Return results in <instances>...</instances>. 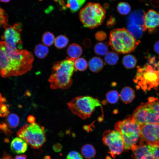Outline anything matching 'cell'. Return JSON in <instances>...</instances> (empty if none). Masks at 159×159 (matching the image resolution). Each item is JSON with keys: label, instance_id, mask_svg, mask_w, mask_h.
Masks as SVG:
<instances>
[{"label": "cell", "instance_id": "6da1fadb", "mask_svg": "<svg viewBox=\"0 0 159 159\" xmlns=\"http://www.w3.org/2000/svg\"><path fill=\"white\" fill-rule=\"evenodd\" d=\"M34 57L26 49L14 50L0 41V75L5 78L24 74L32 68Z\"/></svg>", "mask_w": 159, "mask_h": 159}, {"label": "cell", "instance_id": "7a4b0ae2", "mask_svg": "<svg viewBox=\"0 0 159 159\" xmlns=\"http://www.w3.org/2000/svg\"><path fill=\"white\" fill-rule=\"evenodd\" d=\"M74 60L69 58L53 63L52 74L48 79L50 88L52 90L67 89L71 86L72 77L76 70Z\"/></svg>", "mask_w": 159, "mask_h": 159}, {"label": "cell", "instance_id": "3957f363", "mask_svg": "<svg viewBox=\"0 0 159 159\" xmlns=\"http://www.w3.org/2000/svg\"><path fill=\"white\" fill-rule=\"evenodd\" d=\"M109 39V45L113 51L119 54L134 51L139 43V41L124 28L111 31Z\"/></svg>", "mask_w": 159, "mask_h": 159}, {"label": "cell", "instance_id": "277c9868", "mask_svg": "<svg viewBox=\"0 0 159 159\" xmlns=\"http://www.w3.org/2000/svg\"><path fill=\"white\" fill-rule=\"evenodd\" d=\"M139 125L159 124V99L153 97L143 102L134 111L132 115Z\"/></svg>", "mask_w": 159, "mask_h": 159}, {"label": "cell", "instance_id": "5b68a950", "mask_svg": "<svg viewBox=\"0 0 159 159\" xmlns=\"http://www.w3.org/2000/svg\"><path fill=\"white\" fill-rule=\"evenodd\" d=\"M115 128L122 135L124 149L130 150L136 144L140 138V128L132 115H129L124 120L117 122Z\"/></svg>", "mask_w": 159, "mask_h": 159}, {"label": "cell", "instance_id": "8992f818", "mask_svg": "<svg viewBox=\"0 0 159 159\" xmlns=\"http://www.w3.org/2000/svg\"><path fill=\"white\" fill-rule=\"evenodd\" d=\"M105 14V9L100 4L90 2L81 10L79 17L85 27L92 29L102 24Z\"/></svg>", "mask_w": 159, "mask_h": 159}, {"label": "cell", "instance_id": "52a82bcc", "mask_svg": "<svg viewBox=\"0 0 159 159\" xmlns=\"http://www.w3.org/2000/svg\"><path fill=\"white\" fill-rule=\"evenodd\" d=\"M17 134L18 137L24 140L35 149L42 147L46 140L44 127L35 121L22 126Z\"/></svg>", "mask_w": 159, "mask_h": 159}, {"label": "cell", "instance_id": "ba28073f", "mask_svg": "<svg viewBox=\"0 0 159 159\" xmlns=\"http://www.w3.org/2000/svg\"><path fill=\"white\" fill-rule=\"evenodd\" d=\"M67 106L72 113L84 120L90 117L95 108L101 106V105L97 98L89 96H79L70 101Z\"/></svg>", "mask_w": 159, "mask_h": 159}, {"label": "cell", "instance_id": "9c48e42d", "mask_svg": "<svg viewBox=\"0 0 159 159\" xmlns=\"http://www.w3.org/2000/svg\"><path fill=\"white\" fill-rule=\"evenodd\" d=\"M134 80L144 90H149L159 85V70L148 64L138 67Z\"/></svg>", "mask_w": 159, "mask_h": 159}, {"label": "cell", "instance_id": "30bf717a", "mask_svg": "<svg viewBox=\"0 0 159 159\" xmlns=\"http://www.w3.org/2000/svg\"><path fill=\"white\" fill-rule=\"evenodd\" d=\"M103 143L109 148V153L113 158L120 154L124 149L121 134L118 130H108L102 134Z\"/></svg>", "mask_w": 159, "mask_h": 159}, {"label": "cell", "instance_id": "8fae6325", "mask_svg": "<svg viewBox=\"0 0 159 159\" xmlns=\"http://www.w3.org/2000/svg\"><path fill=\"white\" fill-rule=\"evenodd\" d=\"M145 14L143 10L138 9L131 13L127 18V30L137 39H140L146 30L144 24Z\"/></svg>", "mask_w": 159, "mask_h": 159}, {"label": "cell", "instance_id": "7c38bea8", "mask_svg": "<svg viewBox=\"0 0 159 159\" xmlns=\"http://www.w3.org/2000/svg\"><path fill=\"white\" fill-rule=\"evenodd\" d=\"M4 27L5 30L1 37L2 39L14 50L22 49V42L21 36V24L20 23H16L10 25L7 24Z\"/></svg>", "mask_w": 159, "mask_h": 159}, {"label": "cell", "instance_id": "4fadbf2b", "mask_svg": "<svg viewBox=\"0 0 159 159\" xmlns=\"http://www.w3.org/2000/svg\"><path fill=\"white\" fill-rule=\"evenodd\" d=\"M139 126V142L159 146V124H145Z\"/></svg>", "mask_w": 159, "mask_h": 159}, {"label": "cell", "instance_id": "5bb4252c", "mask_svg": "<svg viewBox=\"0 0 159 159\" xmlns=\"http://www.w3.org/2000/svg\"><path fill=\"white\" fill-rule=\"evenodd\" d=\"M145 26L150 33H152L159 27V13L153 9L145 13Z\"/></svg>", "mask_w": 159, "mask_h": 159}, {"label": "cell", "instance_id": "9a60e30c", "mask_svg": "<svg viewBox=\"0 0 159 159\" xmlns=\"http://www.w3.org/2000/svg\"><path fill=\"white\" fill-rule=\"evenodd\" d=\"M131 149L134 159H155L149 152L148 144L139 142L138 145H133Z\"/></svg>", "mask_w": 159, "mask_h": 159}, {"label": "cell", "instance_id": "2e32d148", "mask_svg": "<svg viewBox=\"0 0 159 159\" xmlns=\"http://www.w3.org/2000/svg\"><path fill=\"white\" fill-rule=\"evenodd\" d=\"M11 150L14 153L21 154L25 153L28 148L26 142L23 139L18 137L14 138L10 144Z\"/></svg>", "mask_w": 159, "mask_h": 159}, {"label": "cell", "instance_id": "e0dca14e", "mask_svg": "<svg viewBox=\"0 0 159 159\" xmlns=\"http://www.w3.org/2000/svg\"><path fill=\"white\" fill-rule=\"evenodd\" d=\"M135 97L134 90L131 87H126L123 88L120 94V98L124 103H131Z\"/></svg>", "mask_w": 159, "mask_h": 159}, {"label": "cell", "instance_id": "ac0fdd59", "mask_svg": "<svg viewBox=\"0 0 159 159\" xmlns=\"http://www.w3.org/2000/svg\"><path fill=\"white\" fill-rule=\"evenodd\" d=\"M67 54L69 58L75 60L79 58L82 53V49L80 45L76 43L70 44L68 47Z\"/></svg>", "mask_w": 159, "mask_h": 159}, {"label": "cell", "instance_id": "d6986e66", "mask_svg": "<svg viewBox=\"0 0 159 159\" xmlns=\"http://www.w3.org/2000/svg\"><path fill=\"white\" fill-rule=\"evenodd\" d=\"M88 65L90 70L94 72H98L100 71L104 66L103 60L98 57H95L89 60Z\"/></svg>", "mask_w": 159, "mask_h": 159}, {"label": "cell", "instance_id": "ffe728a7", "mask_svg": "<svg viewBox=\"0 0 159 159\" xmlns=\"http://www.w3.org/2000/svg\"><path fill=\"white\" fill-rule=\"evenodd\" d=\"M96 152L94 147L90 144L84 145L81 149L82 155L87 159H90L94 157L95 155Z\"/></svg>", "mask_w": 159, "mask_h": 159}, {"label": "cell", "instance_id": "44dd1931", "mask_svg": "<svg viewBox=\"0 0 159 159\" xmlns=\"http://www.w3.org/2000/svg\"><path fill=\"white\" fill-rule=\"evenodd\" d=\"M34 53L38 58L43 59L48 54L49 49L47 47L43 44H39L37 45L34 49Z\"/></svg>", "mask_w": 159, "mask_h": 159}, {"label": "cell", "instance_id": "7402d4cb", "mask_svg": "<svg viewBox=\"0 0 159 159\" xmlns=\"http://www.w3.org/2000/svg\"><path fill=\"white\" fill-rule=\"evenodd\" d=\"M86 0H67L66 7L69 8L72 13L77 11L85 3Z\"/></svg>", "mask_w": 159, "mask_h": 159}, {"label": "cell", "instance_id": "603a6c76", "mask_svg": "<svg viewBox=\"0 0 159 159\" xmlns=\"http://www.w3.org/2000/svg\"><path fill=\"white\" fill-rule=\"evenodd\" d=\"M137 60L135 57L131 54L125 56L122 59V63L124 66L127 69L134 67L136 64Z\"/></svg>", "mask_w": 159, "mask_h": 159}, {"label": "cell", "instance_id": "cb8c5ba5", "mask_svg": "<svg viewBox=\"0 0 159 159\" xmlns=\"http://www.w3.org/2000/svg\"><path fill=\"white\" fill-rule=\"evenodd\" d=\"M69 42L68 38L64 35H61L55 39L54 44L58 49H62L65 47Z\"/></svg>", "mask_w": 159, "mask_h": 159}, {"label": "cell", "instance_id": "d4e9b609", "mask_svg": "<svg viewBox=\"0 0 159 159\" xmlns=\"http://www.w3.org/2000/svg\"><path fill=\"white\" fill-rule=\"evenodd\" d=\"M19 118L18 116L13 113L8 115L6 119V122L8 126L11 128L17 127L19 124Z\"/></svg>", "mask_w": 159, "mask_h": 159}, {"label": "cell", "instance_id": "484cf974", "mask_svg": "<svg viewBox=\"0 0 159 159\" xmlns=\"http://www.w3.org/2000/svg\"><path fill=\"white\" fill-rule=\"evenodd\" d=\"M119 60L118 55L115 52H108L105 55V60L108 64L114 65L117 64Z\"/></svg>", "mask_w": 159, "mask_h": 159}, {"label": "cell", "instance_id": "4316f807", "mask_svg": "<svg viewBox=\"0 0 159 159\" xmlns=\"http://www.w3.org/2000/svg\"><path fill=\"white\" fill-rule=\"evenodd\" d=\"M94 51L95 54L101 55H105L108 52V48L107 45L102 42L97 43L95 45Z\"/></svg>", "mask_w": 159, "mask_h": 159}, {"label": "cell", "instance_id": "83f0119b", "mask_svg": "<svg viewBox=\"0 0 159 159\" xmlns=\"http://www.w3.org/2000/svg\"><path fill=\"white\" fill-rule=\"evenodd\" d=\"M55 38L54 34L49 32H45L42 36V41L44 45L50 46L54 43Z\"/></svg>", "mask_w": 159, "mask_h": 159}, {"label": "cell", "instance_id": "f1b7e54d", "mask_svg": "<svg viewBox=\"0 0 159 159\" xmlns=\"http://www.w3.org/2000/svg\"><path fill=\"white\" fill-rule=\"evenodd\" d=\"M74 66L76 70L83 71L87 68L88 64L85 59L83 58H80L74 60Z\"/></svg>", "mask_w": 159, "mask_h": 159}, {"label": "cell", "instance_id": "f546056e", "mask_svg": "<svg viewBox=\"0 0 159 159\" xmlns=\"http://www.w3.org/2000/svg\"><path fill=\"white\" fill-rule=\"evenodd\" d=\"M119 98L120 94L115 90L110 91L106 95L107 101L111 104H114L117 102Z\"/></svg>", "mask_w": 159, "mask_h": 159}, {"label": "cell", "instance_id": "4dcf8cb0", "mask_svg": "<svg viewBox=\"0 0 159 159\" xmlns=\"http://www.w3.org/2000/svg\"><path fill=\"white\" fill-rule=\"evenodd\" d=\"M131 9L130 5L125 2H120L117 6V11L122 15H125L128 14Z\"/></svg>", "mask_w": 159, "mask_h": 159}, {"label": "cell", "instance_id": "1f68e13d", "mask_svg": "<svg viewBox=\"0 0 159 159\" xmlns=\"http://www.w3.org/2000/svg\"><path fill=\"white\" fill-rule=\"evenodd\" d=\"M148 150L155 159H159V146L148 145Z\"/></svg>", "mask_w": 159, "mask_h": 159}, {"label": "cell", "instance_id": "d6a6232c", "mask_svg": "<svg viewBox=\"0 0 159 159\" xmlns=\"http://www.w3.org/2000/svg\"><path fill=\"white\" fill-rule=\"evenodd\" d=\"M8 15L5 11L0 7V26H4L8 24Z\"/></svg>", "mask_w": 159, "mask_h": 159}, {"label": "cell", "instance_id": "836d02e7", "mask_svg": "<svg viewBox=\"0 0 159 159\" xmlns=\"http://www.w3.org/2000/svg\"><path fill=\"white\" fill-rule=\"evenodd\" d=\"M66 159H83L81 154L77 151H72L67 155Z\"/></svg>", "mask_w": 159, "mask_h": 159}, {"label": "cell", "instance_id": "e575fe53", "mask_svg": "<svg viewBox=\"0 0 159 159\" xmlns=\"http://www.w3.org/2000/svg\"><path fill=\"white\" fill-rule=\"evenodd\" d=\"M95 39L98 41H102L105 39L107 37L106 33L103 31L97 32L95 34Z\"/></svg>", "mask_w": 159, "mask_h": 159}, {"label": "cell", "instance_id": "d590c367", "mask_svg": "<svg viewBox=\"0 0 159 159\" xmlns=\"http://www.w3.org/2000/svg\"><path fill=\"white\" fill-rule=\"evenodd\" d=\"M9 113L8 110L6 105L5 104L0 103V115L5 116Z\"/></svg>", "mask_w": 159, "mask_h": 159}, {"label": "cell", "instance_id": "8d00e7d4", "mask_svg": "<svg viewBox=\"0 0 159 159\" xmlns=\"http://www.w3.org/2000/svg\"><path fill=\"white\" fill-rule=\"evenodd\" d=\"M0 129L2 130L6 135H10L12 133V132L8 129L6 124H0Z\"/></svg>", "mask_w": 159, "mask_h": 159}, {"label": "cell", "instance_id": "74e56055", "mask_svg": "<svg viewBox=\"0 0 159 159\" xmlns=\"http://www.w3.org/2000/svg\"><path fill=\"white\" fill-rule=\"evenodd\" d=\"M62 145L59 143L54 144L53 146V149L54 150L57 152H59L62 150Z\"/></svg>", "mask_w": 159, "mask_h": 159}, {"label": "cell", "instance_id": "f35d334b", "mask_svg": "<svg viewBox=\"0 0 159 159\" xmlns=\"http://www.w3.org/2000/svg\"><path fill=\"white\" fill-rule=\"evenodd\" d=\"M115 23V21L114 18L112 17L107 21V25L108 27H110L114 25Z\"/></svg>", "mask_w": 159, "mask_h": 159}, {"label": "cell", "instance_id": "ab89813d", "mask_svg": "<svg viewBox=\"0 0 159 159\" xmlns=\"http://www.w3.org/2000/svg\"><path fill=\"white\" fill-rule=\"evenodd\" d=\"M150 2L152 6L154 7H159V1L158 0H150Z\"/></svg>", "mask_w": 159, "mask_h": 159}, {"label": "cell", "instance_id": "60d3db41", "mask_svg": "<svg viewBox=\"0 0 159 159\" xmlns=\"http://www.w3.org/2000/svg\"><path fill=\"white\" fill-rule=\"evenodd\" d=\"M0 159H13L12 156L10 155L5 152H4V154L2 156Z\"/></svg>", "mask_w": 159, "mask_h": 159}, {"label": "cell", "instance_id": "b9f144b4", "mask_svg": "<svg viewBox=\"0 0 159 159\" xmlns=\"http://www.w3.org/2000/svg\"><path fill=\"white\" fill-rule=\"evenodd\" d=\"M154 48L155 51L159 54V41L155 43L154 45Z\"/></svg>", "mask_w": 159, "mask_h": 159}, {"label": "cell", "instance_id": "7bdbcfd3", "mask_svg": "<svg viewBox=\"0 0 159 159\" xmlns=\"http://www.w3.org/2000/svg\"><path fill=\"white\" fill-rule=\"evenodd\" d=\"M26 155H16L14 159H26Z\"/></svg>", "mask_w": 159, "mask_h": 159}, {"label": "cell", "instance_id": "ee69618b", "mask_svg": "<svg viewBox=\"0 0 159 159\" xmlns=\"http://www.w3.org/2000/svg\"><path fill=\"white\" fill-rule=\"evenodd\" d=\"M39 148H37L34 151V154L36 155H40L42 152V150Z\"/></svg>", "mask_w": 159, "mask_h": 159}, {"label": "cell", "instance_id": "f6af8a7d", "mask_svg": "<svg viewBox=\"0 0 159 159\" xmlns=\"http://www.w3.org/2000/svg\"><path fill=\"white\" fill-rule=\"evenodd\" d=\"M5 101V98L2 97L1 93H0V102H4Z\"/></svg>", "mask_w": 159, "mask_h": 159}, {"label": "cell", "instance_id": "bcb514c9", "mask_svg": "<svg viewBox=\"0 0 159 159\" xmlns=\"http://www.w3.org/2000/svg\"><path fill=\"white\" fill-rule=\"evenodd\" d=\"M44 159H51V158L50 156L47 155L44 157Z\"/></svg>", "mask_w": 159, "mask_h": 159}, {"label": "cell", "instance_id": "7dc6e473", "mask_svg": "<svg viewBox=\"0 0 159 159\" xmlns=\"http://www.w3.org/2000/svg\"><path fill=\"white\" fill-rule=\"evenodd\" d=\"M11 0H0V1L3 2H9Z\"/></svg>", "mask_w": 159, "mask_h": 159}, {"label": "cell", "instance_id": "c3c4849f", "mask_svg": "<svg viewBox=\"0 0 159 159\" xmlns=\"http://www.w3.org/2000/svg\"><path fill=\"white\" fill-rule=\"evenodd\" d=\"M139 0L140 2H143L145 0Z\"/></svg>", "mask_w": 159, "mask_h": 159}, {"label": "cell", "instance_id": "681fc988", "mask_svg": "<svg viewBox=\"0 0 159 159\" xmlns=\"http://www.w3.org/2000/svg\"></svg>", "mask_w": 159, "mask_h": 159}]
</instances>
